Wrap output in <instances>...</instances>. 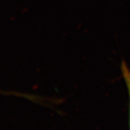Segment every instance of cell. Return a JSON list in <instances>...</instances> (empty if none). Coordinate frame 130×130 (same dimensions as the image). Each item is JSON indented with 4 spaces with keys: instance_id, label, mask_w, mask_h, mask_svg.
Instances as JSON below:
<instances>
[{
    "instance_id": "6da1fadb",
    "label": "cell",
    "mask_w": 130,
    "mask_h": 130,
    "mask_svg": "<svg viewBox=\"0 0 130 130\" xmlns=\"http://www.w3.org/2000/svg\"><path fill=\"white\" fill-rule=\"evenodd\" d=\"M121 71L123 79L125 83L126 89L128 91V95H129V125L130 130V70L124 60L121 61Z\"/></svg>"
}]
</instances>
